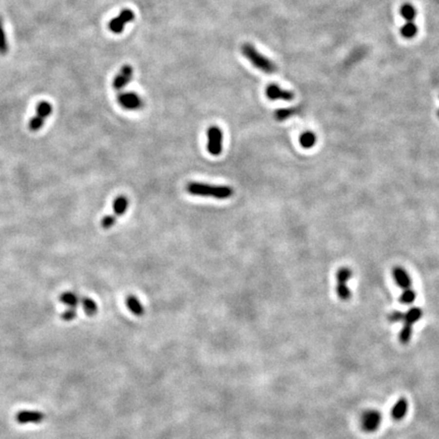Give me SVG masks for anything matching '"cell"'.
<instances>
[{"mask_svg":"<svg viewBox=\"0 0 439 439\" xmlns=\"http://www.w3.org/2000/svg\"><path fill=\"white\" fill-rule=\"evenodd\" d=\"M79 296L80 295L75 292H64L60 295L59 300H60L62 304L68 306L69 308H76V309L79 304Z\"/></svg>","mask_w":439,"mask_h":439,"instance_id":"obj_16","label":"cell"},{"mask_svg":"<svg viewBox=\"0 0 439 439\" xmlns=\"http://www.w3.org/2000/svg\"><path fill=\"white\" fill-rule=\"evenodd\" d=\"M382 414L376 410H368L363 413L361 418L362 428L366 432H375L382 424Z\"/></svg>","mask_w":439,"mask_h":439,"instance_id":"obj_6","label":"cell"},{"mask_svg":"<svg viewBox=\"0 0 439 439\" xmlns=\"http://www.w3.org/2000/svg\"><path fill=\"white\" fill-rule=\"evenodd\" d=\"M186 191L192 195L213 197L217 199H228L234 194V191L231 186L213 185L203 182H189L186 185Z\"/></svg>","mask_w":439,"mask_h":439,"instance_id":"obj_1","label":"cell"},{"mask_svg":"<svg viewBox=\"0 0 439 439\" xmlns=\"http://www.w3.org/2000/svg\"><path fill=\"white\" fill-rule=\"evenodd\" d=\"M299 142L302 148L311 149L316 142V136L311 132H305L299 137Z\"/></svg>","mask_w":439,"mask_h":439,"instance_id":"obj_20","label":"cell"},{"mask_svg":"<svg viewBox=\"0 0 439 439\" xmlns=\"http://www.w3.org/2000/svg\"><path fill=\"white\" fill-rule=\"evenodd\" d=\"M8 52V44L5 36V31L3 29V23L0 19V54L5 55Z\"/></svg>","mask_w":439,"mask_h":439,"instance_id":"obj_23","label":"cell"},{"mask_svg":"<svg viewBox=\"0 0 439 439\" xmlns=\"http://www.w3.org/2000/svg\"><path fill=\"white\" fill-rule=\"evenodd\" d=\"M393 277L397 284L402 291L412 289V280L408 271L402 267H395L393 269Z\"/></svg>","mask_w":439,"mask_h":439,"instance_id":"obj_11","label":"cell"},{"mask_svg":"<svg viewBox=\"0 0 439 439\" xmlns=\"http://www.w3.org/2000/svg\"><path fill=\"white\" fill-rule=\"evenodd\" d=\"M352 269L347 267H341L337 272V294L343 301H348L352 297L351 290L347 286V282L352 279Z\"/></svg>","mask_w":439,"mask_h":439,"instance_id":"obj_3","label":"cell"},{"mask_svg":"<svg viewBox=\"0 0 439 439\" xmlns=\"http://www.w3.org/2000/svg\"><path fill=\"white\" fill-rule=\"evenodd\" d=\"M292 115H294V110L293 109H280L278 111L275 112V118L278 121H284L290 118Z\"/></svg>","mask_w":439,"mask_h":439,"instance_id":"obj_26","label":"cell"},{"mask_svg":"<svg viewBox=\"0 0 439 439\" xmlns=\"http://www.w3.org/2000/svg\"><path fill=\"white\" fill-rule=\"evenodd\" d=\"M438 117H439V111H438Z\"/></svg>","mask_w":439,"mask_h":439,"instance_id":"obj_30","label":"cell"},{"mask_svg":"<svg viewBox=\"0 0 439 439\" xmlns=\"http://www.w3.org/2000/svg\"><path fill=\"white\" fill-rule=\"evenodd\" d=\"M417 32H418V28L416 26V23H415L414 21L406 22L405 25H404V27L401 29V35L405 39H408V40L413 39L414 37H416Z\"/></svg>","mask_w":439,"mask_h":439,"instance_id":"obj_19","label":"cell"},{"mask_svg":"<svg viewBox=\"0 0 439 439\" xmlns=\"http://www.w3.org/2000/svg\"><path fill=\"white\" fill-rule=\"evenodd\" d=\"M129 200L125 195L117 196L113 201V212L116 217H121L126 212Z\"/></svg>","mask_w":439,"mask_h":439,"instance_id":"obj_15","label":"cell"},{"mask_svg":"<svg viewBox=\"0 0 439 439\" xmlns=\"http://www.w3.org/2000/svg\"><path fill=\"white\" fill-rule=\"evenodd\" d=\"M241 52L247 60L257 69L264 71L267 75H272L277 71L276 64L270 59L267 58L262 53H259L255 47L251 44L246 43L242 45Z\"/></svg>","mask_w":439,"mask_h":439,"instance_id":"obj_2","label":"cell"},{"mask_svg":"<svg viewBox=\"0 0 439 439\" xmlns=\"http://www.w3.org/2000/svg\"><path fill=\"white\" fill-rule=\"evenodd\" d=\"M208 151L211 156H220L223 151V133L218 126L208 129Z\"/></svg>","mask_w":439,"mask_h":439,"instance_id":"obj_4","label":"cell"},{"mask_svg":"<svg viewBox=\"0 0 439 439\" xmlns=\"http://www.w3.org/2000/svg\"><path fill=\"white\" fill-rule=\"evenodd\" d=\"M44 419H45V414L42 412H39V411L23 410V411H19L16 415V421L21 425L29 424V423L39 424V423L43 422Z\"/></svg>","mask_w":439,"mask_h":439,"instance_id":"obj_9","label":"cell"},{"mask_svg":"<svg viewBox=\"0 0 439 439\" xmlns=\"http://www.w3.org/2000/svg\"><path fill=\"white\" fill-rule=\"evenodd\" d=\"M401 15L406 19V22H412L416 19L417 10L412 4L405 3L401 7Z\"/></svg>","mask_w":439,"mask_h":439,"instance_id":"obj_18","label":"cell"},{"mask_svg":"<svg viewBox=\"0 0 439 439\" xmlns=\"http://www.w3.org/2000/svg\"><path fill=\"white\" fill-rule=\"evenodd\" d=\"M116 221H117V217L115 216V215H108V216H105L103 219H102V221H101V226L103 227V229H105V230H108V229H111L114 225L116 224Z\"/></svg>","mask_w":439,"mask_h":439,"instance_id":"obj_27","label":"cell"},{"mask_svg":"<svg viewBox=\"0 0 439 439\" xmlns=\"http://www.w3.org/2000/svg\"><path fill=\"white\" fill-rule=\"evenodd\" d=\"M126 306L129 311L136 316H142L145 314V308L140 301L134 295H129L126 298Z\"/></svg>","mask_w":439,"mask_h":439,"instance_id":"obj_14","label":"cell"},{"mask_svg":"<svg viewBox=\"0 0 439 439\" xmlns=\"http://www.w3.org/2000/svg\"><path fill=\"white\" fill-rule=\"evenodd\" d=\"M408 409H409L408 400L406 398H400L394 405L393 409H391V417H393V419L396 421L404 419L408 412Z\"/></svg>","mask_w":439,"mask_h":439,"instance_id":"obj_12","label":"cell"},{"mask_svg":"<svg viewBox=\"0 0 439 439\" xmlns=\"http://www.w3.org/2000/svg\"><path fill=\"white\" fill-rule=\"evenodd\" d=\"M416 297H417L416 292H415L413 289H409L406 291H402L401 297H400V302L402 304L409 305L415 301Z\"/></svg>","mask_w":439,"mask_h":439,"instance_id":"obj_22","label":"cell"},{"mask_svg":"<svg viewBox=\"0 0 439 439\" xmlns=\"http://www.w3.org/2000/svg\"><path fill=\"white\" fill-rule=\"evenodd\" d=\"M422 315H423V310L420 307H412L407 312L404 313L402 323H404V325L413 326L414 324H416L418 320L421 319Z\"/></svg>","mask_w":439,"mask_h":439,"instance_id":"obj_13","label":"cell"},{"mask_svg":"<svg viewBox=\"0 0 439 439\" xmlns=\"http://www.w3.org/2000/svg\"><path fill=\"white\" fill-rule=\"evenodd\" d=\"M135 15L132 9H123L115 19L109 22V30L114 34H121L128 22L134 20Z\"/></svg>","mask_w":439,"mask_h":439,"instance_id":"obj_5","label":"cell"},{"mask_svg":"<svg viewBox=\"0 0 439 439\" xmlns=\"http://www.w3.org/2000/svg\"><path fill=\"white\" fill-rule=\"evenodd\" d=\"M76 316H77V311L76 308H68L67 310H65L61 314L60 317L63 322H71V320H74Z\"/></svg>","mask_w":439,"mask_h":439,"instance_id":"obj_28","label":"cell"},{"mask_svg":"<svg viewBox=\"0 0 439 439\" xmlns=\"http://www.w3.org/2000/svg\"><path fill=\"white\" fill-rule=\"evenodd\" d=\"M117 101L122 108L130 111L139 110L144 107V101L135 93H121L118 95Z\"/></svg>","mask_w":439,"mask_h":439,"instance_id":"obj_7","label":"cell"},{"mask_svg":"<svg viewBox=\"0 0 439 439\" xmlns=\"http://www.w3.org/2000/svg\"><path fill=\"white\" fill-rule=\"evenodd\" d=\"M44 123H45L44 118L37 115L31 118V120L29 122V129L33 133H37L44 126Z\"/></svg>","mask_w":439,"mask_h":439,"instance_id":"obj_24","label":"cell"},{"mask_svg":"<svg viewBox=\"0 0 439 439\" xmlns=\"http://www.w3.org/2000/svg\"><path fill=\"white\" fill-rule=\"evenodd\" d=\"M266 96L271 101H292L294 99V94L288 90H284L278 85L271 84L266 89Z\"/></svg>","mask_w":439,"mask_h":439,"instance_id":"obj_10","label":"cell"},{"mask_svg":"<svg viewBox=\"0 0 439 439\" xmlns=\"http://www.w3.org/2000/svg\"><path fill=\"white\" fill-rule=\"evenodd\" d=\"M402 317H404V313L401 311H394L388 315L387 319L390 323H399V322H402Z\"/></svg>","mask_w":439,"mask_h":439,"instance_id":"obj_29","label":"cell"},{"mask_svg":"<svg viewBox=\"0 0 439 439\" xmlns=\"http://www.w3.org/2000/svg\"><path fill=\"white\" fill-rule=\"evenodd\" d=\"M133 76H134V68L132 67V65L129 64L123 65L119 70V73L117 74V76L113 79V88L116 91L123 90L129 82L132 81Z\"/></svg>","mask_w":439,"mask_h":439,"instance_id":"obj_8","label":"cell"},{"mask_svg":"<svg viewBox=\"0 0 439 439\" xmlns=\"http://www.w3.org/2000/svg\"><path fill=\"white\" fill-rule=\"evenodd\" d=\"M412 333H413V326H408V325L402 326L401 333L399 335L400 342L401 344H404V345H407L412 338Z\"/></svg>","mask_w":439,"mask_h":439,"instance_id":"obj_25","label":"cell"},{"mask_svg":"<svg viewBox=\"0 0 439 439\" xmlns=\"http://www.w3.org/2000/svg\"><path fill=\"white\" fill-rule=\"evenodd\" d=\"M53 111V107L49 102L46 101H42L40 103H38L37 107H36V112H37V115L44 118L46 119L47 117H49L52 114Z\"/></svg>","mask_w":439,"mask_h":439,"instance_id":"obj_21","label":"cell"},{"mask_svg":"<svg viewBox=\"0 0 439 439\" xmlns=\"http://www.w3.org/2000/svg\"><path fill=\"white\" fill-rule=\"evenodd\" d=\"M79 304L82 305L84 311L89 316H94L98 312V305L92 298L86 297V296H79Z\"/></svg>","mask_w":439,"mask_h":439,"instance_id":"obj_17","label":"cell"}]
</instances>
